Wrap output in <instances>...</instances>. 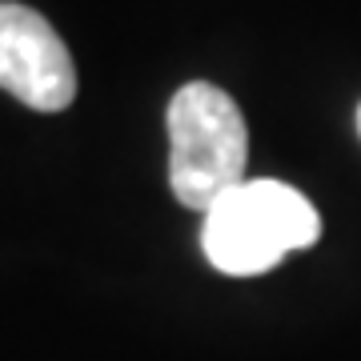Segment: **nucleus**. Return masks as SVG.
I'll use <instances>...</instances> for the list:
<instances>
[{"mask_svg": "<svg viewBox=\"0 0 361 361\" xmlns=\"http://www.w3.org/2000/svg\"><path fill=\"white\" fill-rule=\"evenodd\" d=\"M0 89L37 113H61L77 97V65L61 32L13 0H0Z\"/></svg>", "mask_w": 361, "mask_h": 361, "instance_id": "7ed1b4c3", "label": "nucleus"}, {"mask_svg": "<svg viewBox=\"0 0 361 361\" xmlns=\"http://www.w3.org/2000/svg\"><path fill=\"white\" fill-rule=\"evenodd\" d=\"M357 133H361V104H357Z\"/></svg>", "mask_w": 361, "mask_h": 361, "instance_id": "20e7f679", "label": "nucleus"}, {"mask_svg": "<svg viewBox=\"0 0 361 361\" xmlns=\"http://www.w3.org/2000/svg\"><path fill=\"white\" fill-rule=\"evenodd\" d=\"M317 209L285 180H245L205 213L201 249L213 269L229 277H257L289 253L317 245Z\"/></svg>", "mask_w": 361, "mask_h": 361, "instance_id": "f03ea898", "label": "nucleus"}, {"mask_svg": "<svg viewBox=\"0 0 361 361\" xmlns=\"http://www.w3.org/2000/svg\"><path fill=\"white\" fill-rule=\"evenodd\" d=\"M249 129L225 89L189 80L169 101V185L185 209L209 213L245 185Z\"/></svg>", "mask_w": 361, "mask_h": 361, "instance_id": "f257e3e1", "label": "nucleus"}]
</instances>
